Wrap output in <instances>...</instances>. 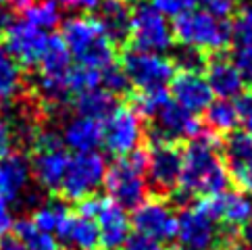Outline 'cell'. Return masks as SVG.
<instances>
[{
    "label": "cell",
    "instance_id": "cell-20",
    "mask_svg": "<svg viewBox=\"0 0 252 250\" xmlns=\"http://www.w3.org/2000/svg\"><path fill=\"white\" fill-rule=\"evenodd\" d=\"M61 140L63 146L75 153H92L102 144V121L77 115L63 127Z\"/></svg>",
    "mask_w": 252,
    "mask_h": 250
},
{
    "label": "cell",
    "instance_id": "cell-15",
    "mask_svg": "<svg viewBox=\"0 0 252 250\" xmlns=\"http://www.w3.org/2000/svg\"><path fill=\"white\" fill-rule=\"evenodd\" d=\"M204 207V211L217 221L225 225V231L233 236L240 227L250 223L252 217V200L244 192L238 190H225L221 194L206 196L198 200Z\"/></svg>",
    "mask_w": 252,
    "mask_h": 250
},
{
    "label": "cell",
    "instance_id": "cell-45",
    "mask_svg": "<svg viewBox=\"0 0 252 250\" xmlns=\"http://www.w3.org/2000/svg\"><path fill=\"white\" fill-rule=\"evenodd\" d=\"M0 250H25V248H23V244L15 236L13 238L6 236V238L0 240Z\"/></svg>",
    "mask_w": 252,
    "mask_h": 250
},
{
    "label": "cell",
    "instance_id": "cell-19",
    "mask_svg": "<svg viewBox=\"0 0 252 250\" xmlns=\"http://www.w3.org/2000/svg\"><path fill=\"white\" fill-rule=\"evenodd\" d=\"M32 167L19 153H11L0 160V196L6 202L21 200L30 192Z\"/></svg>",
    "mask_w": 252,
    "mask_h": 250
},
{
    "label": "cell",
    "instance_id": "cell-50",
    "mask_svg": "<svg viewBox=\"0 0 252 250\" xmlns=\"http://www.w3.org/2000/svg\"><path fill=\"white\" fill-rule=\"evenodd\" d=\"M90 250H104L102 246H94V248H90Z\"/></svg>",
    "mask_w": 252,
    "mask_h": 250
},
{
    "label": "cell",
    "instance_id": "cell-17",
    "mask_svg": "<svg viewBox=\"0 0 252 250\" xmlns=\"http://www.w3.org/2000/svg\"><path fill=\"white\" fill-rule=\"evenodd\" d=\"M171 100L192 115H202L215 96L200 71H179L171 79Z\"/></svg>",
    "mask_w": 252,
    "mask_h": 250
},
{
    "label": "cell",
    "instance_id": "cell-39",
    "mask_svg": "<svg viewBox=\"0 0 252 250\" xmlns=\"http://www.w3.org/2000/svg\"><path fill=\"white\" fill-rule=\"evenodd\" d=\"M229 177L236 180V184L240 186L242 192L252 194V156L248 160H244L242 165L229 169Z\"/></svg>",
    "mask_w": 252,
    "mask_h": 250
},
{
    "label": "cell",
    "instance_id": "cell-54",
    "mask_svg": "<svg viewBox=\"0 0 252 250\" xmlns=\"http://www.w3.org/2000/svg\"><path fill=\"white\" fill-rule=\"evenodd\" d=\"M173 250H175V248H173Z\"/></svg>",
    "mask_w": 252,
    "mask_h": 250
},
{
    "label": "cell",
    "instance_id": "cell-25",
    "mask_svg": "<svg viewBox=\"0 0 252 250\" xmlns=\"http://www.w3.org/2000/svg\"><path fill=\"white\" fill-rule=\"evenodd\" d=\"M204 119H206V125H209L211 133H215V136L231 133L240 127L236 102L223 100V98H217V100H213L209 104V109L204 111Z\"/></svg>",
    "mask_w": 252,
    "mask_h": 250
},
{
    "label": "cell",
    "instance_id": "cell-23",
    "mask_svg": "<svg viewBox=\"0 0 252 250\" xmlns=\"http://www.w3.org/2000/svg\"><path fill=\"white\" fill-rule=\"evenodd\" d=\"M71 59L69 50L65 46V42L61 40V35H48V44L42 52L40 59V75L44 77H52V79H65L71 71Z\"/></svg>",
    "mask_w": 252,
    "mask_h": 250
},
{
    "label": "cell",
    "instance_id": "cell-36",
    "mask_svg": "<svg viewBox=\"0 0 252 250\" xmlns=\"http://www.w3.org/2000/svg\"><path fill=\"white\" fill-rule=\"evenodd\" d=\"M173 65L179 67L182 71H200L206 65V59H204L202 52H198L194 48H188V46H182L175 52Z\"/></svg>",
    "mask_w": 252,
    "mask_h": 250
},
{
    "label": "cell",
    "instance_id": "cell-16",
    "mask_svg": "<svg viewBox=\"0 0 252 250\" xmlns=\"http://www.w3.org/2000/svg\"><path fill=\"white\" fill-rule=\"evenodd\" d=\"M94 221L98 225V244L104 250H121L131 238V223L127 211L109 198H100Z\"/></svg>",
    "mask_w": 252,
    "mask_h": 250
},
{
    "label": "cell",
    "instance_id": "cell-31",
    "mask_svg": "<svg viewBox=\"0 0 252 250\" xmlns=\"http://www.w3.org/2000/svg\"><path fill=\"white\" fill-rule=\"evenodd\" d=\"M96 88H102V71L92 69V67H84V65L71 67V71H69V92H71V96L96 90Z\"/></svg>",
    "mask_w": 252,
    "mask_h": 250
},
{
    "label": "cell",
    "instance_id": "cell-24",
    "mask_svg": "<svg viewBox=\"0 0 252 250\" xmlns=\"http://www.w3.org/2000/svg\"><path fill=\"white\" fill-rule=\"evenodd\" d=\"M73 106L77 115H82V117H90L104 123L109 119V115L117 109V96L106 92L104 88H96V90L77 94L73 98Z\"/></svg>",
    "mask_w": 252,
    "mask_h": 250
},
{
    "label": "cell",
    "instance_id": "cell-33",
    "mask_svg": "<svg viewBox=\"0 0 252 250\" xmlns=\"http://www.w3.org/2000/svg\"><path fill=\"white\" fill-rule=\"evenodd\" d=\"M231 42H252V0L236 11L231 23Z\"/></svg>",
    "mask_w": 252,
    "mask_h": 250
},
{
    "label": "cell",
    "instance_id": "cell-42",
    "mask_svg": "<svg viewBox=\"0 0 252 250\" xmlns=\"http://www.w3.org/2000/svg\"><path fill=\"white\" fill-rule=\"evenodd\" d=\"M100 2L102 0H57V4L71 8V11H82V13L96 11V8L100 6Z\"/></svg>",
    "mask_w": 252,
    "mask_h": 250
},
{
    "label": "cell",
    "instance_id": "cell-21",
    "mask_svg": "<svg viewBox=\"0 0 252 250\" xmlns=\"http://www.w3.org/2000/svg\"><path fill=\"white\" fill-rule=\"evenodd\" d=\"M57 240L69 250H90L98 246V225L94 219L71 213L59 229Z\"/></svg>",
    "mask_w": 252,
    "mask_h": 250
},
{
    "label": "cell",
    "instance_id": "cell-44",
    "mask_svg": "<svg viewBox=\"0 0 252 250\" xmlns=\"http://www.w3.org/2000/svg\"><path fill=\"white\" fill-rule=\"evenodd\" d=\"M121 250H163V248H160V244L152 242V240L140 238V236H131L127 240V244H125Z\"/></svg>",
    "mask_w": 252,
    "mask_h": 250
},
{
    "label": "cell",
    "instance_id": "cell-5",
    "mask_svg": "<svg viewBox=\"0 0 252 250\" xmlns=\"http://www.w3.org/2000/svg\"><path fill=\"white\" fill-rule=\"evenodd\" d=\"M127 40L131 42V48L158 52V55H165L167 50H171L175 42L169 19L148 2H140L131 8Z\"/></svg>",
    "mask_w": 252,
    "mask_h": 250
},
{
    "label": "cell",
    "instance_id": "cell-22",
    "mask_svg": "<svg viewBox=\"0 0 252 250\" xmlns=\"http://www.w3.org/2000/svg\"><path fill=\"white\" fill-rule=\"evenodd\" d=\"M100 25L104 28L106 35L115 44H123L129 38V21H131V6L127 0H102L96 8Z\"/></svg>",
    "mask_w": 252,
    "mask_h": 250
},
{
    "label": "cell",
    "instance_id": "cell-9",
    "mask_svg": "<svg viewBox=\"0 0 252 250\" xmlns=\"http://www.w3.org/2000/svg\"><path fill=\"white\" fill-rule=\"evenodd\" d=\"M121 69L125 71L129 84L138 90H158L167 88L175 75L173 61L158 52H146L129 48L123 52Z\"/></svg>",
    "mask_w": 252,
    "mask_h": 250
},
{
    "label": "cell",
    "instance_id": "cell-6",
    "mask_svg": "<svg viewBox=\"0 0 252 250\" xmlns=\"http://www.w3.org/2000/svg\"><path fill=\"white\" fill-rule=\"evenodd\" d=\"M71 155L63 146V140L57 131H42L35 136V150L30 160L32 177L40 188L57 192L65 177Z\"/></svg>",
    "mask_w": 252,
    "mask_h": 250
},
{
    "label": "cell",
    "instance_id": "cell-27",
    "mask_svg": "<svg viewBox=\"0 0 252 250\" xmlns=\"http://www.w3.org/2000/svg\"><path fill=\"white\" fill-rule=\"evenodd\" d=\"M13 231L25 250H63L57 236L35 227L32 219H17L13 223Z\"/></svg>",
    "mask_w": 252,
    "mask_h": 250
},
{
    "label": "cell",
    "instance_id": "cell-1",
    "mask_svg": "<svg viewBox=\"0 0 252 250\" xmlns=\"http://www.w3.org/2000/svg\"><path fill=\"white\" fill-rule=\"evenodd\" d=\"M221 142L215 133H200L182 150L179 196H215L227 190L229 171L219 153Z\"/></svg>",
    "mask_w": 252,
    "mask_h": 250
},
{
    "label": "cell",
    "instance_id": "cell-29",
    "mask_svg": "<svg viewBox=\"0 0 252 250\" xmlns=\"http://www.w3.org/2000/svg\"><path fill=\"white\" fill-rule=\"evenodd\" d=\"M23 19L40 30H52L61 23V11L57 0H33L32 6L23 13Z\"/></svg>",
    "mask_w": 252,
    "mask_h": 250
},
{
    "label": "cell",
    "instance_id": "cell-40",
    "mask_svg": "<svg viewBox=\"0 0 252 250\" xmlns=\"http://www.w3.org/2000/svg\"><path fill=\"white\" fill-rule=\"evenodd\" d=\"M204 4L211 15L219 17V19H227V21L233 15V11H238L236 0H204Z\"/></svg>",
    "mask_w": 252,
    "mask_h": 250
},
{
    "label": "cell",
    "instance_id": "cell-4",
    "mask_svg": "<svg viewBox=\"0 0 252 250\" xmlns=\"http://www.w3.org/2000/svg\"><path fill=\"white\" fill-rule=\"evenodd\" d=\"M173 38L198 52H221L231 44V23L211 15L206 8H192L175 17Z\"/></svg>",
    "mask_w": 252,
    "mask_h": 250
},
{
    "label": "cell",
    "instance_id": "cell-34",
    "mask_svg": "<svg viewBox=\"0 0 252 250\" xmlns=\"http://www.w3.org/2000/svg\"><path fill=\"white\" fill-rule=\"evenodd\" d=\"M102 88L106 92H111L113 96H121L129 92V79L125 75V71L121 69V65H111L102 69Z\"/></svg>",
    "mask_w": 252,
    "mask_h": 250
},
{
    "label": "cell",
    "instance_id": "cell-18",
    "mask_svg": "<svg viewBox=\"0 0 252 250\" xmlns=\"http://www.w3.org/2000/svg\"><path fill=\"white\" fill-rule=\"evenodd\" d=\"M206 82L213 96L223 98V100H236V98L244 92V79H242L240 71L233 65V61L227 57H213L206 61Z\"/></svg>",
    "mask_w": 252,
    "mask_h": 250
},
{
    "label": "cell",
    "instance_id": "cell-32",
    "mask_svg": "<svg viewBox=\"0 0 252 250\" xmlns=\"http://www.w3.org/2000/svg\"><path fill=\"white\" fill-rule=\"evenodd\" d=\"M171 100L167 88H158V90H140L133 98V109H136L142 117H155V115L163 109Z\"/></svg>",
    "mask_w": 252,
    "mask_h": 250
},
{
    "label": "cell",
    "instance_id": "cell-2",
    "mask_svg": "<svg viewBox=\"0 0 252 250\" xmlns=\"http://www.w3.org/2000/svg\"><path fill=\"white\" fill-rule=\"evenodd\" d=\"M61 40L77 65L102 71L115 65V44L96 17L73 15L61 25Z\"/></svg>",
    "mask_w": 252,
    "mask_h": 250
},
{
    "label": "cell",
    "instance_id": "cell-7",
    "mask_svg": "<svg viewBox=\"0 0 252 250\" xmlns=\"http://www.w3.org/2000/svg\"><path fill=\"white\" fill-rule=\"evenodd\" d=\"M223 238L219 223L204 211L200 202L177 213L175 250H217Z\"/></svg>",
    "mask_w": 252,
    "mask_h": 250
},
{
    "label": "cell",
    "instance_id": "cell-47",
    "mask_svg": "<svg viewBox=\"0 0 252 250\" xmlns=\"http://www.w3.org/2000/svg\"><path fill=\"white\" fill-rule=\"evenodd\" d=\"M225 250H250L246 244H240V242H231V244H227V248Z\"/></svg>",
    "mask_w": 252,
    "mask_h": 250
},
{
    "label": "cell",
    "instance_id": "cell-13",
    "mask_svg": "<svg viewBox=\"0 0 252 250\" xmlns=\"http://www.w3.org/2000/svg\"><path fill=\"white\" fill-rule=\"evenodd\" d=\"M202 133V121L198 115L188 113L173 100H169L152 117V142H190Z\"/></svg>",
    "mask_w": 252,
    "mask_h": 250
},
{
    "label": "cell",
    "instance_id": "cell-14",
    "mask_svg": "<svg viewBox=\"0 0 252 250\" xmlns=\"http://www.w3.org/2000/svg\"><path fill=\"white\" fill-rule=\"evenodd\" d=\"M46 44H48V33L28 23L25 19L11 21L4 28V50L17 61V65L23 67L38 65Z\"/></svg>",
    "mask_w": 252,
    "mask_h": 250
},
{
    "label": "cell",
    "instance_id": "cell-8",
    "mask_svg": "<svg viewBox=\"0 0 252 250\" xmlns=\"http://www.w3.org/2000/svg\"><path fill=\"white\" fill-rule=\"evenodd\" d=\"M106 160L100 153H75L69 158L65 177L61 184V194L63 198L79 202L94 196V192L104 184V175H106Z\"/></svg>",
    "mask_w": 252,
    "mask_h": 250
},
{
    "label": "cell",
    "instance_id": "cell-43",
    "mask_svg": "<svg viewBox=\"0 0 252 250\" xmlns=\"http://www.w3.org/2000/svg\"><path fill=\"white\" fill-rule=\"evenodd\" d=\"M11 148H13V129L6 121L0 119V158L11 155Z\"/></svg>",
    "mask_w": 252,
    "mask_h": 250
},
{
    "label": "cell",
    "instance_id": "cell-30",
    "mask_svg": "<svg viewBox=\"0 0 252 250\" xmlns=\"http://www.w3.org/2000/svg\"><path fill=\"white\" fill-rule=\"evenodd\" d=\"M223 153H225V165H227V171H229V169L242 165L244 160L252 156V138L244 131L227 133V140L223 144Z\"/></svg>",
    "mask_w": 252,
    "mask_h": 250
},
{
    "label": "cell",
    "instance_id": "cell-37",
    "mask_svg": "<svg viewBox=\"0 0 252 250\" xmlns=\"http://www.w3.org/2000/svg\"><path fill=\"white\" fill-rule=\"evenodd\" d=\"M196 4H198V0H152V6L157 11H160L165 17H173V19L196 8Z\"/></svg>",
    "mask_w": 252,
    "mask_h": 250
},
{
    "label": "cell",
    "instance_id": "cell-26",
    "mask_svg": "<svg viewBox=\"0 0 252 250\" xmlns=\"http://www.w3.org/2000/svg\"><path fill=\"white\" fill-rule=\"evenodd\" d=\"M69 215H71V211L65 204V200L50 198L46 202H40L38 207L33 209L32 221H33V225L40 227L42 231H48V234L57 236L59 229L63 227V223L67 221Z\"/></svg>",
    "mask_w": 252,
    "mask_h": 250
},
{
    "label": "cell",
    "instance_id": "cell-52",
    "mask_svg": "<svg viewBox=\"0 0 252 250\" xmlns=\"http://www.w3.org/2000/svg\"><path fill=\"white\" fill-rule=\"evenodd\" d=\"M0 111H2V100H0Z\"/></svg>",
    "mask_w": 252,
    "mask_h": 250
},
{
    "label": "cell",
    "instance_id": "cell-38",
    "mask_svg": "<svg viewBox=\"0 0 252 250\" xmlns=\"http://www.w3.org/2000/svg\"><path fill=\"white\" fill-rule=\"evenodd\" d=\"M233 102L238 109V121L242 131L252 138V92H242Z\"/></svg>",
    "mask_w": 252,
    "mask_h": 250
},
{
    "label": "cell",
    "instance_id": "cell-41",
    "mask_svg": "<svg viewBox=\"0 0 252 250\" xmlns=\"http://www.w3.org/2000/svg\"><path fill=\"white\" fill-rule=\"evenodd\" d=\"M13 213H11V207H8V202L0 196V240L8 236V231H13Z\"/></svg>",
    "mask_w": 252,
    "mask_h": 250
},
{
    "label": "cell",
    "instance_id": "cell-28",
    "mask_svg": "<svg viewBox=\"0 0 252 250\" xmlns=\"http://www.w3.org/2000/svg\"><path fill=\"white\" fill-rule=\"evenodd\" d=\"M21 86L23 75L17 61L4 48H0V100H13L21 92Z\"/></svg>",
    "mask_w": 252,
    "mask_h": 250
},
{
    "label": "cell",
    "instance_id": "cell-46",
    "mask_svg": "<svg viewBox=\"0 0 252 250\" xmlns=\"http://www.w3.org/2000/svg\"><path fill=\"white\" fill-rule=\"evenodd\" d=\"M6 2L8 4H11V8H13V11H17V13H25V11H28V8L32 6V2H33V0H6Z\"/></svg>",
    "mask_w": 252,
    "mask_h": 250
},
{
    "label": "cell",
    "instance_id": "cell-48",
    "mask_svg": "<svg viewBox=\"0 0 252 250\" xmlns=\"http://www.w3.org/2000/svg\"><path fill=\"white\" fill-rule=\"evenodd\" d=\"M4 28H6V21H4V17L0 15V38L4 35Z\"/></svg>",
    "mask_w": 252,
    "mask_h": 250
},
{
    "label": "cell",
    "instance_id": "cell-10",
    "mask_svg": "<svg viewBox=\"0 0 252 250\" xmlns=\"http://www.w3.org/2000/svg\"><path fill=\"white\" fill-rule=\"evenodd\" d=\"M144 117L133 106H117L102 123V144L111 155L125 156L140 148L144 138Z\"/></svg>",
    "mask_w": 252,
    "mask_h": 250
},
{
    "label": "cell",
    "instance_id": "cell-11",
    "mask_svg": "<svg viewBox=\"0 0 252 250\" xmlns=\"http://www.w3.org/2000/svg\"><path fill=\"white\" fill-rule=\"evenodd\" d=\"M131 229L136 236L152 240L157 244L171 242L175 240L177 215L171 209V204L163 198H146L140 207L133 209V215L129 217Z\"/></svg>",
    "mask_w": 252,
    "mask_h": 250
},
{
    "label": "cell",
    "instance_id": "cell-51",
    "mask_svg": "<svg viewBox=\"0 0 252 250\" xmlns=\"http://www.w3.org/2000/svg\"><path fill=\"white\" fill-rule=\"evenodd\" d=\"M250 231H252V217H250Z\"/></svg>",
    "mask_w": 252,
    "mask_h": 250
},
{
    "label": "cell",
    "instance_id": "cell-35",
    "mask_svg": "<svg viewBox=\"0 0 252 250\" xmlns=\"http://www.w3.org/2000/svg\"><path fill=\"white\" fill-rule=\"evenodd\" d=\"M231 61L240 71L244 84L252 86V42H233Z\"/></svg>",
    "mask_w": 252,
    "mask_h": 250
},
{
    "label": "cell",
    "instance_id": "cell-53",
    "mask_svg": "<svg viewBox=\"0 0 252 250\" xmlns=\"http://www.w3.org/2000/svg\"><path fill=\"white\" fill-rule=\"evenodd\" d=\"M2 2H6V0H0V4H2Z\"/></svg>",
    "mask_w": 252,
    "mask_h": 250
},
{
    "label": "cell",
    "instance_id": "cell-12",
    "mask_svg": "<svg viewBox=\"0 0 252 250\" xmlns=\"http://www.w3.org/2000/svg\"><path fill=\"white\" fill-rule=\"evenodd\" d=\"M182 177V150L169 142H152L146 150V180L158 194H173Z\"/></svg>",
    "mask_w": 252,
    "mask_h": 250
},
{
    "label": "cell",
    "instance_id": "cell-49",
    "mask_svg": "<svg viewBox=\"0 0 252 250\" xmlns=\"http://www.w3.org/2000/svg\"><path fill=\"white\" fill-rule=\"evenodd\" d=\"M246 246L252 250V231H248V236H246Z\"/></svg>",
    "mask_w": 252,
    "mask_h": 250
},
{
    "label": "cell",
    "instance_id": "cell-3",
    "mask_svg": "<svg viewBox=\"0 0 252 250\" xmlns=\"http://www.w3.org/2000/svg\"><path fill=\"white\" fill-rule=\"evenodd\" d=\"M109 200L119 204L121 209H136L148 198L146 182V150L136 148L133 153L117 158L106 169L104 184Z\"/></svg>",
    "mask_w": 252,
    "mask_h": 250
}]
</instances>
